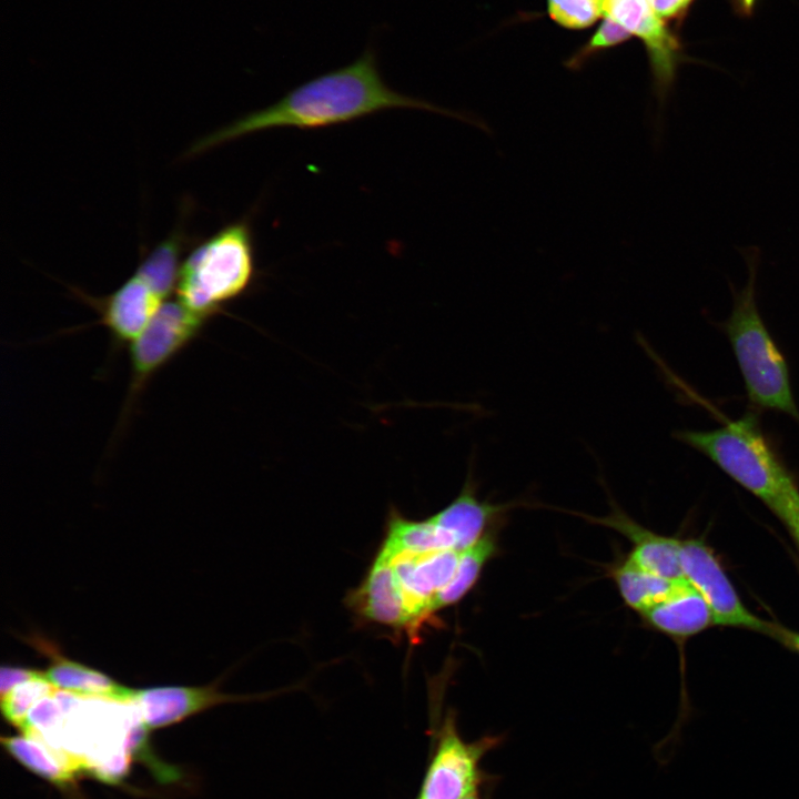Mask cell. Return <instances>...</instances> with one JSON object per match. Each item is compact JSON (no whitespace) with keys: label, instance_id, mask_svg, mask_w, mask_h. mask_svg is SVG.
I'll list each match as a JSON object with an SVG mask.
<instances>
[{"label":"cell","instance_id":"6da1fadb","mask_svg":"<svg viewBox=\"0 0 799 799\" xmlns=\"http://www.w3.org/2000/svg\"><path fill=\"white\" fill-rule=\"evenodd\" d=\"M390 109H415L463 120L478 128V118L435 105L388 87L378 69L377 52L370 44L351 63L317 75L274 104L251 112L204 136L189 151L198 154L225 142L270 129H321L347 123Z\"/></svg>","mask_w":799,"mask_h":799},{"label":"cell","instance_id":"7a4b0ae2","mask_svg":"<svg viewBox=\"0 0 799 799\" xmlns=\"http://www.w3.org/2000/svg\"><path fill=\"white\" fill-rule=\"evenodd\" d=\"M748 267L747 284L734 291V306L725 328L741 372L746 392L755 405L799 418L787 362L769 334L756 302L760 250H739Z\"/></svg>","mask_w":799,"mask_h":799},{"label":"cell","instance_id":"3957f363","mask_svg":"<svg viewBox=\"0 0 799 799\" xmlns=\"http://www.w3.org/2000/svg\"><path fill=\"white\" fill-rule=\"evenodd\" d=\"M256 276L250 219L232 222L198 243L181 265L176 299L211 320L246 293Z\"/></svg>","mask_w":799,"mask_h":799},{"label":"cell","instance_id":"277c9868","mask_svg":"<svg viewBox=\"0 0 799 799\" xmlns=\"http://www.w3.org/2000/svg\"><path fill=\"white\" fill-rule=\"evenodd\" d=\"M676 437L708 457L767 506L796 484L754 414L710 431H681Z\"/></svg>","mask_w":799,"mask_h":799},{"label":"cell","instance_id":"5b68a950","mask_svg":"<svg viewBox=\"0 0 799 799\" xmlns=\"http://www.w3.org/2000/svg\"><path fill=\"white\" fill-rule=\"evenodd\" d=\"M208 321L178 299L162 304L150 324L130 345V380L117 425V436L127 426L152 377L202 333Z\"/></svg>","mask_w":799,"mask_h":799},{"label":"cell","instance_id":"8992f818","mask_svg":"<svg viewBox=\"0 0 799 799\" xmlns=\"http://www.w3.org/2000/svg\"><path fill=\"white\" fill-rule=\"evenodd\" d=\"M680 563L685 580L705 599L712 613L715 625L779 636L780 628L747 609L719 559L702 540L682 539Z\"/></svg>","mask_w":799,"mask_h":799},{"label":"cell","instance_id":"52a82bcc","mask_svg":"<svg viewBox=\"0 0 799 799\" xmlns=\"http://www.w3.org/2000/svg\"><path fill=\"white\" fill-rule=\"evenodd\" d=\"M438 737L417 799H463L477 789L481 759L497 739L464 741L451 715L445 718Z\"/></svg>","mask_w":799,"mask_h":799},{"label":"cell","instance_id":"ba28073f","mask_svg":"<svg viewBox=\"0 0 799 799\" xmlns=\"http://www.w3.org/2000/svg\"><path fill=\"white\" fill-rule=\"evenodd\" d=\"M601 13L621 24L646 45L654 91L661 111L671 91L678 63V43L647 0H599Z\"/></svg>","mask_w":799,"mask_h":799},{"label":"cell","instance_id":"9c48e42d","mask_svg":"<svg viewBox=\"0 0 799 799\" xmlns=\"http://www.w3.org/2000/svg\"><path fill=\"white\" fill-rule=\"evenodd\" d=\"M70 291L98 313L95 324L107 330L115 350L130 346L164 303L135 272L104 296H92L72 286Z\"/></svg>","mask_w":799,"mask_h":799},{"label":"cell","instance_id":"30bf717a","mask_svg":"<svg viewBox=\"0 0 799 799\" xmlns=\"http://www.w3.org/2000/svg\"><path fill=\"white\" fill-rule=\"evenodd\" d=\"M346 603L365 621L407 633L418 631L393 564L380 553Z\"/></svg>","mask_w":799,"mask_h":799},{"label":"cell","instance_id":"8fae6325","mask_svg":"<svg viewBox=\"0 0 799 799\" xmlns=\"http://www.w3.org/2000/svg\"><path fill=\"white\" fill-rule=\"evenodd\" d=\"M260 696L229 695L218 684L206 686H160L135 689L132 705L148 729L163 728L194 714L225 702L256 699Z\"/></svg>","mask_w":799,"mask_h":799},{"label":"cell","instance_id":"7c38bea8","mask_svg":"<svg viewBox=\"0 0 799 799\" xmlns=\"http://www.w3.org/2000/svg\"><path fill=\"white\" fill-rule=\"evenodd\" d=\"M459 555L461 550L456 549L403 553L393 557L383 555L393 564L417 629L431 615L429 604L434 596L452 579Z\"/></svg>","mask_w":799,"mask_h":799},{"label":"cell","instance_id":"4fadbf2b","mask_svg":"<svg viewBox=\"0 0 799 799\" xmlns=\"http://www.w3.org/2000/svg\"><path fill=\"white\" fill-rule=\"evenodd\" d=\"M585 518L615 529L628 538L633 548L627 559L638 568L663 578L685 580L680 563V539L647 529L615 503L606 516L585 515Z\"/></svg>","mask_w":799,"mask_h":799},{"label":"cell","instance_id":"5bb4252c","mask_svg":"<svg viewBox=\"0 0 799 799\" xmlns=\"http://www.w3.org/2000/svg\"><path fill=\"white\" fill-rule=\"evenodd\" d=\"M27 641L48 656L43 670L47 681L54 688L74 696L132 705L135 689L129 688L104 672L69 659L52 641L33 635Z\"/></svg>","mask_w":799,"mask_h":799},{"label":"cell","instance_id":"9a60e30c","mask_svg":"<svg viewBox=\"0 0 799 799\" xmlns=\"http://www.w3.org/2000/svg\"><path fill=\"white\" fill-rule=\"evenodd\" d=\"M643 616L651 627L674 638H688L715 625L709 606L687 581Z\"/></svg>","mask_w":799,"mask_h":799},{"label":"cell","instance_id":"2e32d148","mask_svg":"<svg viewBox=\"0 0 799 799\" xmlns=\"http://www.w3.org/2000/svg\"><path fill=\"white\" fill-rule=\"evenodd\" d=\"M457 549L455 538L433 517L414 520L392 508L387 516L386 534L378 553L393 557L398 554H424Z\"/></svg>","mask_w":799,"mask_h":799},{"label":"cell","instance_id":"e0dca14e","mask_svg":"<svg viewBox=\"0 0 799 799\" xmlns=\"http://www.w3.org/2000/svg\"><path fill=\"white\" fill-rule=\"evenodd\" d=\"M3 748L30 771L57 785L70 783L83 772L81 763L70 754L55 749L37 737L22 735L2 737Z\"/></svg>","mask_w":799,"mask_h":799},{"label":"cell","instance_id":"ac0fdd59","mask_svg":"<svg viewBox=\"0 0 799 799\" xmlns=\"http://www.w3.org/2000/svg\"><path fill=\"white\" fill-rule=\"evenodd\" d=\"M193 242L182 224L140 260L135 273L165 300L173 291L186 249Z\"/></svg>","mask_w":799,"mask_h":799},{"label":"cell","instance_id":"d6986e66","mask_svg":"<svg viewBox=\"0 0 799 799\" xmlns=\"http://www.w3.org/2000/svg\"><path fill=\"white\" fill-rule=\"evenodd\" d=\"M613 578L625 604L641 615L665 601L686 581L653 575L627 558L615 567Z\"/></svg>","mask_w":799,"mask_h":799},{"label":"cell","instance_id":"ffe728a7","mask_svg":"<svg viewBox=\"0 0 799 799\" xmlns=\"http://www.w3.org/2000/svg\"><path fill=\"white\" fill-rule=\"evenodd\" d=\"M496 553V536L489 529L482 538L461 550L456 570L449 583L429 604L431 615L457 604L474 587L485 565Z\"/></svg>","mask_w":799,"mask_h":799},{"label":"cell","instance_id":"44dd1931","mask_svg":"<svg viewBox=\"0 0 799 799\" xmlns=\"http://www.w3.org/2000/svg\"><path fill=\"white\" fill-rule=\"evenodd\" d=\"M53 686L47 680H34L16 686L1 696V710L4 719L20 730L32 706Z\"/></svg>","mask_w":799,"mask_h":799},{"label":"cell","instance_id":"7402d4cb","mask_svg":"<svg viewBox=\"0 0 799 799\" xmlns=\"http://www.w3.org/2000/svg\"><path fill=\"white\" fill-rule=\"evenodd\" d=\"M550 18L567 29L590 27L603 13L599 0H548Z\"/></svg>","mask_w":799,"mask_h":799},{"label":"cell","instance_id":"603a6c76","mask_svg":"<svg viewBox=\"0 0 799 799\" xmlns=\"http://www.w3.org/2000/svg\"><path fill=\"white\" fill-rule=\"evenodd\" d=\"M631 34L618 22L609 17H605L593 38L587 45L568 62V67L573 69L579 68L586 58L596 51L615 47L625 42Z\"/></svg>","mask_w":799,"mask_h":799},{"label":"cell","instance_id":"cb8c5ba5","mask_svg":"<svg viewBox=\"0 0 799 799\" xmlns=\"http://www.w3.org/2000/svg\"><path fill=\"white\" fill-rule=\"evenodd\" d=\"M768 507L787 527L799 548V489L797 485L785 490Z\"/></svg>","mask_w":799,"mask_h":799},{"label":"cell","instance_id":"d4e9b609","mask_svg":"<svg viewBox=\"0 0 799 799\" xmlns=\"http://www.w3.org/2000/svg\"><path fill=\"white\" fill-rule=\"evenodd\" d=\"M34 680H47L43 670L2 665L0 670V696L8 694L18 685Z\"/></svg>","mask_w":799,"mask_h":799},{"label":"cell","instance_id":"484cf974","mask_svg":"<svg viewBox=\"0 0 799 799\" xmlns=\"http://www.w3.org/2000/svg\"><path fill=\"white\" fill-rule=\"evenodd\" d=\"M654 11L663 19L672 18L682 12L691 0H647Z\"/></svg>","mask_w":799,"mask_h":799},{"label":"cell","instance_id":"4316f807","mask_svg":"<svg viewBox=\"0 0 799 799\" xmlns=\"http://www.w3.org/2000/svg\"><path fill=\"white\" fill-rule=\"evenodd\" d=\"M779 636L799 653V633L780 629Z\"/></svg>","mask_w":799,"mask_h":799},{"label":"cell","instance_id":"83f0119b","mask_svg":"<svg viewBox=\"0 0 799 799\" xmlns=\"http://www.w3.org/2000/svg\"><path fill=\"white\" fill-rule=\"evenodd\" d=\"M463 799H481L477 789L464 797Z\"/></svg>","mask_w":799,"mask_h":799},{"label":"cell","instance_id":"f1b7e54d","mask_svg":"<svg viewBox=\"0 0 799 799\" xmlns=\"http://www.w3.org/2000/svg\"><path fill=\"white\" fill-rule=\"evenodd\" d=\"M744 8L750 10L754 6L755 0H741Z\"/></svg>","mask_w":799,"mask_h":799}]
</instances>
